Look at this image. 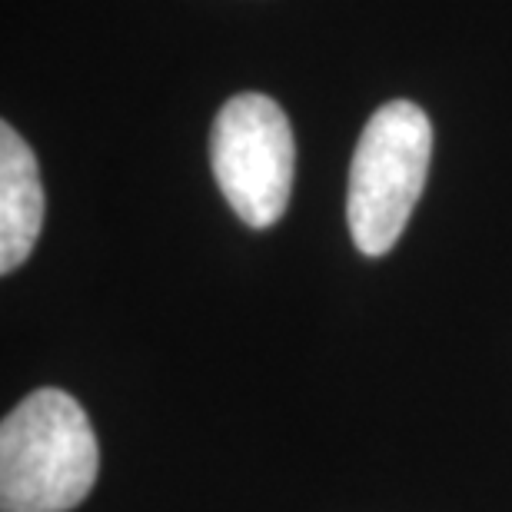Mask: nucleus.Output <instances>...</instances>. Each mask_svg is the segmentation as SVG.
<instances>
[{
	"label": "nucleus",
	"mask_w": 512,
	"mask_h": 512,
	"mask_svg": "<svg viewBox=\"0 0 512 512\" xmlns=\"http://www.w3.org/2000/svg\"><path fill=\"white\" fill-rule=\"evenodd\" d=\"M100 446L84 406L64 389H37L0 426V509L67 512L97 483Z\"/></svg>",
	"instance_id": "nucleus-1"
},
{
	"label": "nucleus",
	"mask_w": 512,
	"mask_h": 512,
	"mask_svg": "<svg viewBox=\"0 0 512 512\" xmlns=\"http://www.w3.org/2000/svg\"><path fill=\"white\" fill-rule=\"evenodd\" d=\"M433 157L429 117L409 100L380 107L366 124L350 167V217L353 243L366 256H383L403 237L419 193L426 187Z\"/></svg>",
	"instance_id": "nucleus-2"
},
{
	"label": "nucleus",
	"mask_w": 512,
	"mask_h": 512,
	"mask_svg": "<svg viewBox=\"0 0 512 512\" xmlns=\"http://www.w3.org/2000/svg\"><path fill=\"white\" fill-rule=\"evenodd\" d=\"M210 167L243 223L270 227L280 220L296 167L293 130L280 104L263 94L227 100L210 130Z\"/></svg>",
	"instance_id": "nucleus-3"
},
{
	"label": "nucleus",
	"mask_w": 512,
	"mask_h": 512,
	"mask_svg": "<svg viewBox=\"0 0 512 512\" xmlns=\"http://www.w3.org/2000/svg\"><path fill=\"white\" fill-rule=\"evenodd\" d=\"M44 227V187L34 150L20 133L0 127V273L27 260Z\"/></svg>",
	"instance_id": "nucleus-4"
}]
</instances>
